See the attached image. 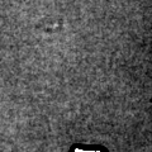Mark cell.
Segmentation results:
<instances>
[{
	"label": "cell",
	"mask_w": 152,
	"mask_h": 152,
	"mask_svg": "<svg viewBox=\"0 0 152 152\" xmlns=\"http://www.w3.org/2000/svg\"><path fill=\"white\" fill-rule=\"evenodd\" d=\"M72 152H102L100 150H93V148H75V150H72Z\"/></svg>",
	"instance_id": "obj_1"
}]
</instances>
